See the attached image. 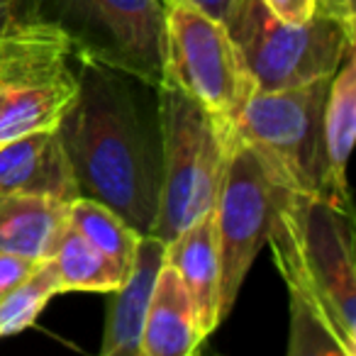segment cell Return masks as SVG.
Masks as SVG:
<instances>
[{
  "instance_id": "1",
  "label": "cell",
  "mask_w": 356,
  "mask_h": 356,
  "mask_svg": "<svg viewBox=\"0 0 356 356\" xmlns=\"http://www.w3.org/2000/svg\"><path fill=\"white\" fill-rule=\"evenodd\" d=\"M76 98L59 132L79 195L122 215L139 234H152L161 193L159 124L149 127L134 95V79L79 59Z\"/></svg>"
},
{
  "instance_id": "2",
  "label": "cell",
  "mask_w": 356,
  "mask_h": 356,
  "mask_svg": "<svg viewBox=\"0 0 356 356\" xmlns=\"http://www.w3.org/2000/svg\"><path fill=\"white\" fill-rule=\"evenodd\" d=\"M273 261L291 293L288 354H356L351 215L325 198L283 191L273 215Z\"/></svg>"
},
{
  "instance_id": "3",
  "label": "cell",
  "mask_w": 356,
  "mask_h": 356,
  "mask_svg": "<svg viewBox=\"0 0 356 356\" xmlns=\"http://www.w3.org/2000/svg\"><path fill=\"white\" fill-rule=\"evenodd\" d=\"M156 98L161 193L152 234L171 242L178 232L215 208L229 152L237 139L178 86L161 81Z\"/></svg>"
},
{
  "instance_id": "4",
  "label": "cell",
  "mask_w": 356,
  "mask_h": 356,
  "mask_svg": "<svg viewBox=\"0 0 356 356\" xmlns=\"http://www.w3.org/2000/svg\"><path fill=\"white\" fill-rule=\"evenodd\" d=\"M32 20L54 25L76 59H90L156 88L163 79V0H30Z\"/></svg>"
},
{
  "instance_id": "5",
  "label": "cell",
  "mask_w": 356,
  "mask_h": 356,
  "mask_svg": "<svg viewBox=\"0 0 356 356\" xmlns=\"http://www.w3.org/2000/svg\"><path fill=\"white\" fill-rule=\"evenodd\" d=\"M163 8L166 51L161 81L178 86L234 137V122L257 83L227 25L191 0H163Z\"/></svg>"
},
{
  "instance_id": "6",
  "label": "cell",
  "mask_w": 356,
  "mask_h": 356,
  "mask_svg": "<svg viewBox=\"0 0 356 356\" xmlns=\"http://www.w3.org/2000/svg\"><path fill=\"white\" fill-rule=\"evenodd\" d=\"M330 79L283 90L257 88L234 122V137L249 144L278 186L293 193L325 198L322 115Z\"/></svg>"
},
{
  "instance_id": "7",
  "label": "cell",
  "mask_w": 356,
  "mask_h": 356,
  "mask_svg": "<svg viewBox=\"0 0 356 356\" xmlns=\"http://www.w3.org/2000/svg\"><path fill=\"white\" fill-rule=\"evenodd\" d=\"M225 25L259 90H283L330 79L356 37L317 13L305 25L276 20L261 0H232Z\"/></svg>"
},
{
  "instance_id": "8",
  "label": "cell",
  "mask_w": 356,
  "mask_h": 356,
  "mask_svg": "<svg viewBox=\"0 0 356 356\" xmlns=\"http://www.w3.org/2000/svg\"><path fill=\"white\" fill-rule=\"evenodd\" d=\"M283 186L249 144L234 142L215 200V229L220 247V315L232 312L242 283L271 232Z\"/></svg>"
},
{
  "instance_id": "9",
  "label": "cell",
  "mask_w": 356,
  "mask_h": 356,
  "mask_svg": "<svg viewBox=\"0 0 356 356\" xmlns=\"http://www.w3.org/2000/svg\"><path fill=\"white\" fill-rule=\"evenodd\" d=\"M71 42L42 20L13 15L0 32V93L54 83L71 76Z\"/></svg>"
},
{
  "instance_id": "10",
  "label": "cell",
  "mask_w": 356,
  "mask_h": 356,
  "mask_svg": "<svg viewBox=\"0 0 356 356\" xmlns=\"http://www.w3.org/2000/svg\"><path fill=\"white\" fill-rule=\"evenodd\" d=\"M0 195H37L61 203L79 198V186L56 129L0 144Z\"/></svg>"
},
{
  "instance_id": "11",
  "label": "cell",
  "mask_w": 356,
  "mask_h": 356,
  "mask_svg": "<svg viewBox=\"0 0 356 356\" xmlns=\"http://www.w3.org/2000/svg\"><path fill=\"white\" fill-rule=\"evenodd\" d=\"M163 261H166V242L154 234H142L132 271L122 281V286L115 288L108 302V320L100 344L103 356H139L149 300Z\"/></svg>"
},
{
  "instance_id": "12",
  "label": "cell",
  "mask_w": 356,
  "mask_h": 356,
  "mask_svg": "<svg viewBox=\"0 0 356 356\" xmlns=\"http://www.w3.org/2000/svg\"><path fill=\"white\" fill-rule=\"evenodd\" d=\"M166 264L176 268L191 296L195 320L205 337L222 322L220 315V247L215 213H205L193 225L166 242Z\"/></svg>"
},
{
  "instance_id": "13",
  "label": "cell",
  "mask_w": 356,
  "mask_h": 356,
  "mask_svg": "<svg viewBox=\"0 0 356 356\" xmlns=\"http://www.w3.org/2000/svg\"><path fill=\"white\" fill-rule=\"evenodd\" d=\"M356 132V44L344 51L339 69L330 79L322 115L325 142V200L351 215L346 163Z\"/></svg>"
},
{
  "instance_id": "14",
  "label": "cell",
  "mask_w": 356,
  "mask_h": 356,
  "mask_svg": "<svg viewBox=\"0 0 356 356\" xmlns=\"http://www.w3.org/2000/svg\"><path fill=\"white\" fill-rule=\"evenodd\" d=\"M205 339L184 281L163 261L149 300L139 356H191Z\"/></svg>"
},
{
  "instance_id": "15",
  "label": "cell",
  "mask_w": 356,
  "mask_h": 356,
  "mask_svg": "<svg viewBox=\"0 0 356 356\" xmlns=\"http://www.w3.org/2000/svg\"><path fill=\"white\" fill-rule=\"evenodd\" d=\"M66 205L37 195H0V252L49 259L69 225Z\"/></svg>"
},
{
  "instance_id": "16",
  "label": "cell",
  "mask_w": 356,
  "mask_h": 356,
  "mask_svg": "<svg viewBox=\"0 0 356 356\" xmlns=\"http://www.w3.org/2000/svg\"><path fill=\"white\" fill-rule=\"evenodd\" d=\"M76 71L54 83L8 90L0 103V144L32 132L56 129L76 98Z\"/></svg>"
},
{
  "instance_id": "17",
  "label": "cell",
  "mask_w": 356,
  "mask_h": 356,
  "mask_svg": "<svg viewBox=\"0 0 356 356\" xmlns=\"http://www.w3.org/2000/svg\"><path fill=\"white\" fill-rule=\"evenodd\" d=\"M49 264L54 268L59 293H113L124 281V273L69 225L61 232Z\"/></svg>"
},
{
  "instance_id": "18",
  "label": "cell",
  "mask_w": 356,
  "mask_h": 356,
  "mask_svg": "<svg viewBox=\"0 0 356 356\" xmlns=\"http://www.w3.org/2000/svg\"><path fill=\"white\" fill-rule=\"evenodd\" d=\"M66 222L95 249H100L124 273V278L129 276L142 234L122 215H118L100 200L79 195L66 205Z\"/></svg>"
},
{
  "instance_id": "19",
  "label": "cell",
  "mask_w": 356,
  "mask_h": 356,
  "mask_svg": "<svg viewBox=\"0 0 356 356\" xmlns=\"http://www.w3.org/2000/svg\"><path fill=\"white\" fill-rule=\"evenodd\" d=\"M54 296H59L54 268L49 259H42L25 281L0 296V339L20 334L35 325Z\"/></svg>"
},
{
  "instance_id": "20",
  "label": "cell",
  "mask_w": 356,
  "mask_h": 356,
  "mask_svg": "<svg viewBox=\"0 0 356 356\" xmlns=\"http://www.w3.org/2000/svg\"><path fill=\"white\" fill-rule=\"evenodd\" d=\"M261 6L286 25H305L317 15V0H261Z\"/></svg>"
},
{
  "instance_id": "21",
  "label": "cell",
  "mask_w": 356,
  "mask_h": 356,
  "mask_svg": "<svg viewBox=\"0 0 356 356\" xmlns=\"http://www.w3.org/2000/svg\"><path fill=\"white\" fill-rule=\"evenodd\" d=\"M35 259L20 257V254L0 252V296L10 288H15L17 283H22L32 271L37 268Z\"/></svg>"
},
{
  "instance_id": "22",
  "label": "cell",
  "mask_w": 356,
  "mask_h": 356,
  "mask_svg": "<svg viewBox=\"0 0 356 356\" xmlns=\"http://www.w3.org/2000/svg\"><path fill=\"white\" fill-rule=\"evenodd\" d=\"M317 13L334 17L351 37H356V0H317Z\"/></svg>"
},
{
  "instance_id": "23",
  "label": "cell",
  "mask_w": 356,
  "mask_h": 356,
  "mask_svg": "<svg viewBox=\"0 0 356 356\" xmlns=\"http://www.w3.org/2000/svg\"><path fill=\"white\" fill-rule=\"evenodd\" d=\"M191 3H195V6H200L203 10H208L210 15L220 17L222 22H225V15H227L229 6H232V0H191Z\"/></svg>"
},
{
  "instance_id": "24",
  "label": "cell",
  "mask_w": 356,
  "mask_h": 356,
  "mask_svg": "<svg viewBox=\"0 0 356 356\" xmlns=\"http://www.w3.org/2000/svg\"><path fill=\"white\" fill-rule=\"evenodd\" d=\"M13 17V6L8 3V0H0V32H3V27L10 22Z\"/></svg>"
},
{
  "instance_id": "25",
  "label": "cell",
  "mask_w": 356,
  "mask_h": 356,
  "mask_svg": "<svg viewBox=\"0 0 356 356\" xmlns=\"http://www.w3.org/2000/svg\"><path fill=\"white\" fill-rule=\"evenodd\" d=\"M3 98H6V93H0V103H3Z\"/></svg>"
},
{
  "instance_id": "26",
  "label": "cell",
  "mask_w": 356,
  "mask_h": 356,
  "mask_svg": "<svg viewBox=\"0 0 356 356\" xmlns=\"http://www.w3.org/2000/svg\"><path fill=\"white\" fill-rule=\"evenodd\" d=\"M8 3H13V0H8Z\"/></svg>"
}]
</instances>
